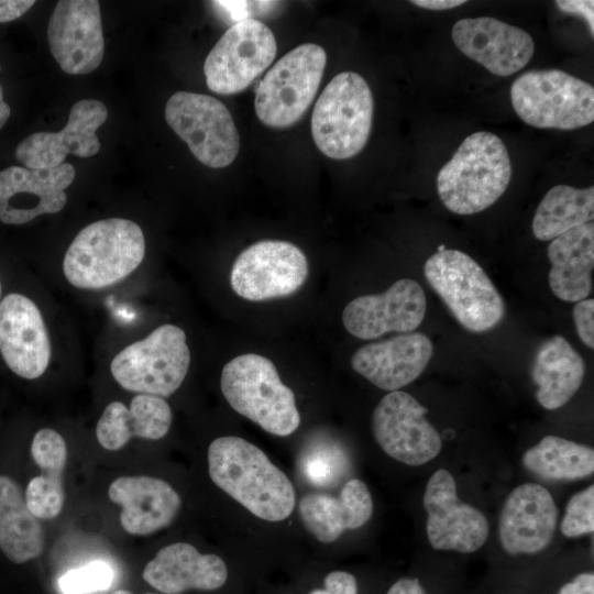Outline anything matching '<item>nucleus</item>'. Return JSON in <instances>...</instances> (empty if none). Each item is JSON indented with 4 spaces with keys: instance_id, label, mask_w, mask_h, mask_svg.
I'll return each mask as SVG.
<instances>
[{
    "instance_id": "a878e982",
    "label": "nucleus",
    "mask_w": 594,
    "mask_h": 594,
    "mask_svg": "<svg viewBox=\"0 0 594 594\" xmlns=\"http://www.w3.org/2000/svg\"><path fill=\"white\" fill-rule=\"evenodd\" d=\"M172 420L170 406L164 398L138 394L129 408L122 402L106 406L96 426V437L103 449L117 451L132 437L162 439L167 435Z\"/></svg>"
},
{
    "instance_id": "4be33fe9",
    "label": "nucleus",
    "mask_w": 594,
    "mask_h": 594,
    "mask_svg": "<svg viewBox=\"0 0 594 594\" xmlns=\"http://www.w3.org/2000/svg\"><path fill=\"white\" fill-rule=\"evenodd\" d=\"M432 353L427 336L409 332L361 346L353 353L351 366L378 388L394 392L415 381Z\"/></svg>"
},
{
    "instance_id": "2eb2a0df",
    "label": "nucleus",
    "mask_w": 594,
    "mask_h": 594,
    "mask_svg": "<svg viewBox=\"0 0 594 594\" xmlns=\"http://www.w3.org/2000/svg\"><path fill=\"white\" fill-rule=\"evenodd\" d=\"M47 38L53 57L65 73L94 72L105 52L99 1H58L48 22Z\"/></svg>"
},
{
    "instance_id": "c85d7f7f",
    "label": "nucleus",
    "mask_w": 594,
    "mask_h": 594,
    "mask_svg": "<svg viewBox=\"0 0 594 594\" xmlns=\"http://www.w3.org/2000/svg\"><path fill=\"white\" fill-rule=\"evenodd\" d=\"M31 454L42 475L33 477L25 490V502L40 519L56 518L65 502L63 472L67 461L64 438L51 428L40 429L33 437Z\"/></svg>"
},
{
    "instance_id": "c9c22d12",
    "label": "nucleus",
    "mask_w": 594,
    "mask_h": 594,
    "mask_svg": "<svg viewBox=\"0 0 594 594\" xmlns=\"http://www.w3.org/2000/svg\"><path fill=\"white\" fill-rule=\"evenodd\" d=\"M573 320L581 341L588 348H594V300L583 299L573 308Z\"/></svg>"
},
{
    "instance_id": "2f4dec72",
    "label": "nucleus",
    "mask_w": 594,
    "mask_h": 594,
    "mask_svg": "<svg viewBox=\"0 0 594 594\" xmlns=\"http://www.w3.org/2000/svg\"><path fill=\"white\" fill-rule=\"evenodd\" d=\"M522 463L544 480H578L593 473L594 450L564 438L546 436L524 453Z\"/></svg>"
},
{
    "instance_id": "a211bd4d",
    "label": "nucleus",
    "mask_w": 594,
    "mask_h": 594,
    "mask_svg": "<svg viewBox=\"0 0 594 594\" xmlns=\"http://www.w3.org/2000/svg\"><path fill=\"white\" fill-rule=\"evenodd\" d=\"M75 176L69 163L47 169L10 166L0 170V220L24 224L41 215L59 212Z\"/></svg>"
},
{
    "instance_id": "f704fd0d",
    "label": "nucleus",
    "mask_w": 594,
    "mask_h": 594,
    "mask_svg": "<svg viewBox=\"0 0 594 594\" xmlns=\"http://www.w3.org/2000/svg\"><path fill=\"white\" fill-rule=\"evenodd\" d=\"M333 464V458H331V451L326 448L319 450H312L304 458V472L305 475L312 482V484L319 486L329 485L330 481H333L331 473H334L336 466Z\"/></svg>"
},
{
    "instance_id": "6ab92c4d",
    "label": "nucleus",
    "mask_w": 594,
    "mask_h": 594,
    "mask_svg": "<svg viewBox=\"0 0 594 594\" xmlns=\"http://www.w3.org/2000/svg\"><path fill=\"white\" fill-rule=\"evenodd\" d=\"M108 118L103 102L82 99L73 105L67 124L59 132H37L16 147L15 157L25 168L47 169L62 165L68 154L90 157L100 150L96 134Z\"/></svg>"
},
{
    "instance_id": "e433bc0d",
    "label": "nucleus",
    "mask_w": 594,
    "mask_h": 594,
    "mask_svg": "<svg viewBox=\"0 0 594 594\" xmlns=\"http://www.w3.org/2000/svg\"><path fill=\"white\" fill-rule=\"evenodd\" d=\"M324 588H317L309 594H358L356 579L344 571L330 572L323 581Z\"/></svg>"
},
{
    "instance_id": "aec40b11",
    "label": "nucleus",
    "mask_w": 594,
    "mask_h": 594,
    "mask_svg": "<svg viewBox=\"0 0 594 594\" xmlns=\"http://www.w3.org/2000/svg\"><path fill=\"white\" fill-rule=\"evenodd\" d=\"M451 35L466 57L502 77L522 69L535 52L528 32L491 16L461 19L454 23Z\"/></svg>"
},
{
    "instance_id": "58836bf2",
    "label": "nucleus",
    "mask_w": 594,
    "mask_h": 594,
    "mask_svg": "<svg viewBox=\"0 0 594 594\" xmlns=\"http://www.w3.org/2000/svg\"><path fill=\"white\" fill-rule=\"evenodd\" d=\"M213 7L226 15H229L234 23L253 19L250 18V8L253 2L249 1H212ZM233 23V24H234Z\"/></svg>"
},
{
    "instance_id": "79ce46f5",
    "label": "nucleus",
    "mask_w": 594,
    "mask_h": 594,
    "mask_svg": "<svg viewBox=\"0 0 594 594\" xmlns=\"http://www.w3.org/2000/svg\"><path fill=\"white\" fill-rule=\"evenodd\" d=\"M386 594H426L417 579L403 578L395 582Z\"/></svg>"
},
{
    "instance_id": "7ed1b4c3",
    "label": "nucleus",
    "mask_w": 594,
    "mask_h": 594,
    "mask_svg": "<svg viewBox=\"0 0 594 594\" xmlns=\"http://www.w3.org/2000/svg\"><path fill=\"white\" fill-rule=\"evenodd\" d=\"M510 177L506 145L497 135L480 131L466 136L440 168L437 189L448 210L473 215L496 202L507 189Z\"/></svg>"
},
{
    "instance_id": "473e14b6",
    "label": "nucleus",
    "mask_w": 594,
    "mask_h": 594,
    "mask_svg": "<svg viewBox=\"0 0 594 594\" xmlns=\"http://www.w3.org/2000/svg\"><path fill=\"white\" fill-rule=\"evenodd\" d=\"M112 580L111 566L103 561H95L63 574L58 579V587L63 594H89L106 591Z\"/></svg>"
},
{
    "instance_id": "72a5a7b5",
    "label": "nucleus",
    "mask_w": 594,
    "mask_h": 594,
    "mask_svg": "<svg viewBox=\"0 0 594 594\" xmlns=\"http://www.w3.org/2000/svg\"><path fill=\"white\" fill-rule=\"evenodd\" d=\"M594 530V485L578 492L569 501L561 522L568 538L592 534Z\"/></svg>"
},
{
    "instance_id": "412c9836",
    "label": "nucleus",
    "mask_w": 594,
    "mask_h": 594,
    "mask_svg": "<svg viewBox=\"0 0 594 594\" xmlns=\"http://www.w3.org/2000/svg\"><path fill=\"white\" fill-rule=\"evenodd\" d=\"M558 509L551 494L536 483H525L507 496L498 521L503 549L509 554L536 553L552 540Z\"/></svg>"
},
{
    "instance_id": "cd10ccee",
    "label": "nucleus",
    "mask_w": 594,
    "mask_h": 594,
    "mask_svg": "<svg viewBox=\"0 0 594 594\" xmlns=\"http://www.w3.org/2000/svg\"><path fill=\"white\" fill-rule=\"evenodd\" d=\"M584 372L583 358L565 338L554 336L543 341L531 366L538 403L549 410L562 407L581 387Z\"/></svg>"
},
{
    "instance_id": "ea45409f",
    "label": "nucleus",
    "mask_w": 594,
    "mask_h": 594,
    "mask_svg": "<svg viewBox=\"0 0 594 594\" xmlns=\"http://www.w3.org/2000/svg\"><path fill=\"white\" fill-rule=\"evenodd\" d=\"M33 0H0V23L13 21L30 10Z\"/></svg>"
},
{
    "instance_id": "9b49d317",
    "label": "nucleus",
    "mask_w": 594,
    "mask_h": 594,
    "mask_svg": "<svg viewBox=\"0 0 594 594\" xmlns=\"http://www.w3.org/2000/svg\"><path fill=\"white\" fill-rule=\"evenodd\" d=\"M276 51L275 36L263 22L248 19L232 24L206 57L208 88L219 95L244 90L271 65Z\"/></svg>"
},
{
    "instance_id": "1a4fd4ad",
    "label": "nucleus",
    "mask_w": 594,
    "mask_h": 594,
    "mask_svg": "<svg viewBox=\"0 0 594 594\" xmlns=\"http://www.w3.org/2000/svg\"><path fill=\"white\" fill-rule=\"evenodd\" d=\"M324 50L304 43L279 58L260 81L254 100L257 118L271 128H287L307 111L320 86Z\"/></svg>"
},
{
    "instance_id": "37998d69",
    "label": "nucleus",
    "mask_w": 594,
    "mask_h": 594,
    "mask_svg": "<svg viewBox=\"0 0 594 594\" xmlns=\"http://www.w3.org/2000/svg\"><path fill=\"white\" fill-rule=\"evenodd\" d=\"M410 3L435 11L449 10L462 6L464 0H413Z\"/></svg>"
},
{
    "instance_id": "39448f33",
    "label": "nucleus",
    "mask_w": 594,
    "mask_h": 594,
    "mask_svg": "<svg viewBox=\"0 0 594 594\" xmlns=\"http://www.w3.org/2000/svg\"><path fill=\"white\" fill-rule=\"evenodd\" d=\"M374 100L366 80L353 72L334 76L316 101L311 133L322 154L346 160L365 146L372 128Z\"/></svg>"
},
{
    "instance_id": "f257e3e1",
    "label": "nucleus",
    "mask_w": 594,
    "mask_h": 594,
    "mask_svg": "<svg viewBox=\"0 0 594 594\" xmlns=\"http://www.w3.org/2000/svg\"><path fill=\"white\" fill-rule=\"evenodd\" d=\"M212 482L254 516L282 521L295 508V488L268 457L243 438L224 436L208 448Z\"/></svg>"
},
{
    "instance_id": "c03bdc74",
    "label": "nucleus",
    "mask_w": 594,
    "mask_h": 594,
    "mask_svg": "<svg viewBox=\"0 0 594 594\" xmlns=\"http://www.w3.org/2000/svg\"><path fill=\"white\" fill-rule=\"evenodd\" d=\"M11 113L9 105L2 100L0 101V129L6 124Z\"/></svg>"
},
{
    "instance_id": "a19ab883",
    "label": "nucleus",
    "mask_w": 594,
    "mask_h": 594,
    "mask_svg": "<svg viewBox=\"0 0 594 594\" xmlns=\"http://www.w3.org/2000/svg\"><path fill=\"white\" fill-rule=\"evenodd\" d=\"M558 594H594V574L581 573L564 584Z\"/></svg>"
},
{
    "instance_id": "bb28decb",
    "label": "nucleus",
    "mask_w": 594,
    "mask_h": 594,
    "mask_svg": "<svg viewBox=\"0 0 594 594\" xmlns=\"http://www.w3.org/2000/svg\"><path fill=\"white\" fill-rule=\"evenodd\" d=\"M549 285L561 300L578 302L592 290L594 266L593 221L554 238L548 246Z\"/></svg>"
},
{
    "instance_id": "f8f14e48",
    "label": "nucleus",
    "mask_w": 594,
    "mask_h": 594,
    "mask_svg": "<svg viewBox=\"0 0 594 594\" xmlns=\"http://www.w3.org/2000/svg\"><path fill=\"white\" fill-rule=\"evenodd\" d=\"M307 276V257L298 246L287 241L263 240L238 255L230 283L241 298L261 301L296 293Z\"/></svg>"
},
{
    "instance_id": "7c9ffc66",
    "label": "nucleus",
    "mask_w": 594,
    "mask_h": 594,
    "mask_svg": "<svg viewBox=\"0 0 594 594\" xmlns=\"http://www.w3.org/2000/svg\"><path fill=\"white\" fill-rule=\"evenodd\" d=\"M594 187L574 188L557 185L538 205L532 220L534 235L550 241L566 231L593 221Z\"/></svg>"
},
{
    "instance_id": "0eeeda50",
    "label": "nucleus",
    "mask_w": 594,
    "mask_h": 594,
    "mask_svg": "<svg viewBox=\"0 0 594 594\" xmlns=\"http://www.w3.org/2000/svg\"><path fill=\"white\" fill-rule=\"evenodd\" d=\"M426 279L457 320L468 330L484 332L503 319L502 295L482 266L459 250H442L425 263Z\"/></svg>"
},
{
    "instance_id": "4c0bfd02",
    "label": "nucleus",
    "mask_w": 594,
    "mask_h": 594,
    "mask_svg": "<svg viewBox=\"0 0 594 594\" xmlns=\"http://www.w3.org/2000/svg\"><path fill=\"white\" fill-rule=\"evenodd\" d=\"M556 6L565 13L579 15L587 23L594 34V1L592 0H557Z\"/></svg>"
},
{
    "instance_id": "b1692460",
    "label": "nucleus",
    "mask_w": 594,
    "mask_h": 594,
    "mask_svg": "<svg viewBox=\"0 0 594 594\" xmlns=\"http://www.w3.org/2000/svg\"><path fill=\"white\" fill-rule=\"evenodd\" d=\"M142 576L164 594H180L221 587L228 579V569L220 557L200 553L190 543L176 542L162 548L147 562Z\"/></svg>"
},
{
    "instance_id": "de8ad7c7",
    "label": "nucleus",
    "mask_w": 594,
    "mask_h": 594,
    "mask_svg": "<svg viewBox=\"0 0 594 594\" xmlns=\"http://www.w3.org/2000/svg\"><path fill=\"white\" fill-rule=\"evenodd\" d=\"M1 293H2V285H1V282H0V297H1Z\"/></svg>"
},
{
    "instance_id": "f3484780",
    "label": "nucleus",
    "mask_w": 594,
    "mask_h": 594,
    "mask_svg": "<svg viewBox=\"0 0 594 594\" xmlns=\"http://www.w3.org/2000/svg\"><path fill=\"white\" fill-rule=\"evenodd\" d=\"M0 353L18 376L35 380L47 370L52 346L42 312L28 296L8 294L0 301Z\"/></svg>"
},
{
    "instance_id": "4468645a",
    "label": "nucleus",
    "mask_w": 594,
    "mask_h": 594,
    "mask_svg": "<svg viewBox=\"0 0 594 594\" xmlns=\"http://www.w3.org/2000/svg\"><path fill=\"white\" fill-rule=\"evenodd\" d=\"M427 537L436 550L470 553L479 550L488 536V522L475 507L457 496L452 474L440 469L428 480L424 494Z\"/></svg>"
},
{
    "instance_id": "5701e85b",
    "label": "nucleus",
    "mask_w": 594,
    "mask_h": 594,
    "mask_svg": "<svg viewBox=\"0 0 594 594\" xmlns=\"http://www.w3.org/2000/svg\"><path fill=\"white\" fill-rule=\"evenodd\" d=\"M108 496L122 507V528L136 536L167 527L182 506L178 493L166 481L144 475L116 479L109 486Z\"/></svg>"
},
{
    "instance_id": "6e6552de",
    "label": "nucleus",
    "mask_w": 594,
    "mask_h": 594,
    "mask_svg": "<svg viewBox=\"0 0 594 594\" xmlns=\"http://www.w3.org/2000/svg\"><path fill=\"white\" fill-rule=\"evenodd\" d=\"M189 365L190 350L185 331L165 323L123 348L112 359L110 372L127 391L164 398L180 387Z\"/></svg>"
},
{
    "instance_id": "393cba45",
    "label": "nucleus",
    "mask_w": 594,
    "mask_h": 594,
    "mask_svg": "<svg viewBox=\"0 0 594 594\" xmlns=\"http://www.w3.org/2000/svg\"><path fill=\"white\" fill-rule=\"evenodd\" d=\"M306 529L320 542L336 541L345 530L363 526L372 516L373 501L366 484L349 480L339 496L308 493L298 503Z\"/></svg>"
},
{
    "instance_id": "dca6fc26",
    "label": "nucleus",
    "mask_w": 594,
    "mask_h": 594,
    "mask_svg": "<svg viewBox=\"0 0 594 594\" xmlns=\"http://www.w3.org/2000/svg\"><path fill=\"white\" fill-rule=\"evenodd\" d=\"M422 287L414 279L402 278L387 290L351 300L342 312L345 329L355 338L376 339L388 332L409 333L426 315Z\"/></svg>"
},
{
    "instance_id": "49530a36",
    "label": "nucleus",
    "mask_w": 594,
    "mask_h": 594,
    "mask_svg": "<svg viewBox=\"0 0 594 594\" xmlns=\"http://www.w3.org/2000/svg\"><path fill=\"white\" fill-rule=\"evenodd\" d=\"M2 100H3V89H2V87L0 86V101H2Z\"/></svg>"
},
{
    "instance_id": "a18cd8bd",
    "label": "nucleus",
    "mask_w": 594,
    "mask_h": 594,
    "mask_svg": "<svg viewBox=\"0 0 594 594\" xmlns=\"http://www.w3.org/2000/svg\"><path fill=\"white\" fill-rule=\"evenodd\" d=\"M112 594H133V593L127 590H118V591H114ZM145 594H154V593H145Z\"/></svg>"
},
{
    "instance_id": "423d86ee",
    "label": "nucleus",
    "mask_w": 594,
    "mask_h": 594,
    "mask_svg": "<svg viewBox=\"0 0 594 594\" xmlns=\"http://www.w3.org/2000/svg\"><path fill=\"white\" fill-rule=\"evenodd\" d=\"M512 105L527 124L574 130L594 121V87L561 69H532L510 87Z\"/></svg>"
},
{
    "instance_id": "ddd939ff",
    "label": "nucleus",
    "mask_w": 594,
    "mask_h": 594,
    "mask_svg": "<svg viewBox=\"0 0 594 594\" xmlns=\"http://www.w3.org/2000/svg\"><path fill=\"white\" fill-rule=\"evenodd\" d=\"M428 409L410 394L394 391L376 405L372 429L376 442L391 458L418 466L435 459L442 441L437 429L426 419Z\"/></svg>"
},
{
    "instance_id": "f03ea898",
    "label": "nucleus",
    "mask_w": 594,
    "mask_h": 594,
    "mask_svg": "<svg viewBox=\"0 0 594 594\" xmlns=\"http://www.w3.org/2000/svg\"><path fill=\"white\" fill-rule=\"evenodd\" d=\"M141 227L124 218L95 221L81 229L63 260L67 282L79 289L99 290L129 277L143 262Z\"/></svg>"
},
{
    "instance_id": "c756f323",
    "label": "nucleus",
    "mask_w": 594,
    "mask_h": 594,
    "mask_svg": "<svg viewBox=\"0 0 594 594\" xmlns=\"http://www.w3.org/2000/svg\"><path fill=\"white\" fill-rule=\"evenodd\" d=\"M0 549L13 563L38 557L44 549V531L29 509L19 485L0 475Z\"/></svg>"
},
{
    "instance_id": "20e7f679",
    "label": "nucleus",
    "mask_w": 594,
    "mask_h": 594,
    "mask_svg": "<svg viewBox=\"0 0 594 594\" xmlns=\"http://www.w3.org/2000/svg\"><path fill=\"white\" fill-rule=\"evenodd\" d=\"M220 387L237 413L266 432L286 437L299 427L295 394L270 359L255 353L233 358L222 369Z\"/></svg>"
},
{
    "instance_id": "9d476101",
    "label": "nucleus",
    "mask_w": 594,
    "mask_h": 594,
    "mask_svg": "<svg viewBox=\"0 0 594 594\" xmlns=\"http://www.w3.org/2000/svg\"><path fill=\"white\" fill-rule=\"evenodd\" d=\"M165 120L204 165H230L240 148V138L228 108L218 99L177 91L166 102Z\"/></svg>"
}]
</instances>
